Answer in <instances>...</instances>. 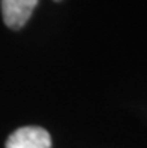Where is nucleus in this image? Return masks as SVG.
I'll list each match as a JSON object with an SVG mask.
<instances>
[{"instance_id":"obj_1","label":"nucleus","mask_w":147,"mask_h":148,"mask_svg":"<svg viewBox=\"0 0 147 148\" xmlns=\"http://www.w3.org/2000/svg\"><path fill=\"white\" fill-rule=\"evenodd\" d=\"M6 148H51V136L42 127L26 126L11 133Z\"/></svg>"},{"instance_id":"obj_2","label":"nucleus","mask_w":147,"mask_h":148,"mask_svg":"<svg viewBox=\"0 0 147 148\" xmlns=\"http://www.w3.org/2000/svg\"><path fill=\"white\" fill-rule=\"evenodd\" d=\"M36 5L38 0H2V15L5 24L12 30L24 27Z\"/></svg>"}]
</instances>
